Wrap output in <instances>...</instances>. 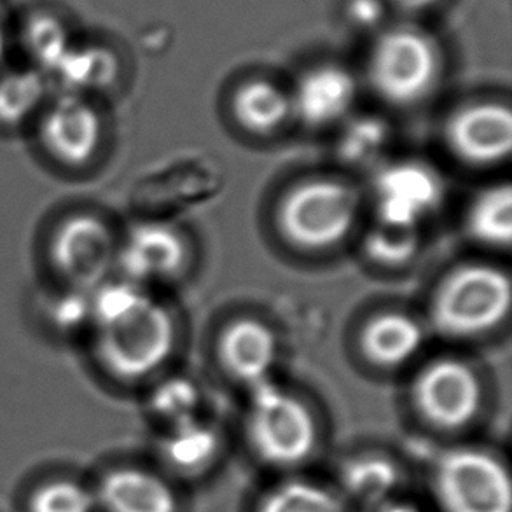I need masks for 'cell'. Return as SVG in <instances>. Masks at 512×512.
Segmentation results:
<instances>
[{"label": "cell", "instance_id": "26", "mask_svg": "<svg viewBox=\"0 0 512 512\" xmlns=\"http://www.w3.org/2000/svg\"><path fill=\"white\" fill-rule=\"evenodd\" d=\"M385 140H387L385 126L373 119H366L352 126L350 132L346 133L343 140L345 142L343 153L350 160L366 161L378 153V149L385 144Z\"/></svg>", "mask_w": 512, "mask_h": 512}, {"label": "cell", "instance_id": "23", "mask_svg": "<svg viewBox=\"0 0 512 512\" xmlns=\"http://www.w3.org/2000/svg\"><path fill=\"white\" fill-rule=\"evenodd\" d=\"M28 512H97L95 490L74 479H53L30 493Z\"/></svg>", "mask_w": 512, "mask_h": 512}, {"label": "cell", "instance_id": "6", "mask_svg": "<svg viewBox=\"0 0 512 512\" xmlns=\"http://www.w3.org/2000/svg\"><path fill=\"white\" fill-rule=\"evenodd\" d=\"M439 69V51L427 35L413 28H395L374 44L367 77L385 102L409 107L429 95L436 86Z\"/></svg>", "mask_w": 512, "mask_h": 512}, {"label": "cell", "instance_id": "15", "mask_svg": "<svg viewBox=\"0 0 512 512\" xmlns=\"http://www.w3.org/2000/svg\"><path fill=\"white\" fill-rule=\"evenodd\" d=\"M404 472L394 457L383 451H359L346 457L338 467V486H334L348 506L364 511L399 499Z\"/></svg>", "mask_w": 512, "mask_h": 512}, {"label": "cell", "instance_id": "13", "mask_svg": "<svg viewBox=\"0 0 512 512\" xmlns=\"http://www.w3.org/2000/svg\"><path fill=\"white\" fill-rule=\"evenodd\" d=\"M118 257L130 282L139 285L173 277L186 261V245L167 224L144 222L128 233Z\"/></svg>", "mask_w": 512, "mask_h": 512}, {"label": "cell", "instance_id": "28", "mask_svg": "<svg viewBox=\"0 0 512 512\" xmlns=\"http://www.w3.org/2000/svg\"><path fill=\"white\" fill-rule=\"evenodd\" d=\"M366 512H420L418 511V507L413 506V504H409V502H404L401 499H394L387 502V504H381V506L373 507V509H369Z\"/></svg>", "mask_w": 512, "mask_h": 512}, {"label": "cell", "instance_id": "22", "mask_svg": "<svg viewBox=\"0 0 512 512\" xmlns=\"http://www.w3.org/2000/svg\"><path fill=\"white\" fill-rule=\"evenodd\" d=\"M418 229L399 228L378 222L364 240V249L374 263L399 268L408 264L420 250Z\"/></svg>", "mask_w": 512, "mask_h": 512}, {"label": "cell", "instance_id": "3", "mask_svg": "<svg viewBox=\"0 0 512 512\" xmlns=\"http://www.w3.org/2000/svg\"><path fill=\"white\" fill-rule=\"evenodd\" d=\"M511 310V282L490 264H465L439 285L430 319L439 333L455 340L474 338L500 326Z\"/></svg>", "mask_w": 512, "mask_h": 512}, {"label": "cell", "instance_id": "18", "mask_svg": "<svg viewBox=\"0 0 512 512\" xmlns=\"http://www.w3.org/2000/svg\"><path fill=\"white\" fill-rule=\"evenodd\" d=\"M425 333L408 313L385 312L367 320L360 333V350L378 367H401L422 350Z\"/></svg>", "mask_w": 512, "mask_h": 512}, {"label": "cell", "instance_id": "24", "mask_svg": "<svg viewBox=\"0 0 512 512\" xmlns=\"http://www.w3.org/2000/svg\"><path fill=\"white\" fill-rule=\"evenodd\" d=\"M42 98V83L37 74H14L0 81V123H23L37 109Z\"/></svg>", "mask_w": 512, "mask_h": 512}, {"label": "cell", "instance_id": "4", "mask_svg": "<svg viewBox=\"0 0 512 512\" xmlns=\"http://www.w3.org/2000/svg\"><path fill=\"white\" fill-rule=\"evenodd\" d=\"M359 208V194L345 182L305 180L280 201L278 228L299 249L327 250L350 235Z\"/></svg>", "mask_w": 512, "mask_h": 512}, {"label": "cell", "instance_id": "5", "mask_svg": "<svg viewBox=\"0 0 512 512\" xmlns=\"http://www.w3.org/2000/svg\"><path fill=\"white\" fill-rule=\"evenodd\" d=\"M430 488L441 512H511L512 481L492 451L455 446L443 451L430 471Z\"/></svg>", "mask_w": 512, "mask_h": 512}, {"label": "cell", "instance_id": "27", "mask_svg": "<svg viewBox=\"0 0 512 512\" xmlns=\"http://www.w3.org/2000/svg\"><path fill=\"white\" fill-rule=\"evenodd\" d=\"M390 2L406 13H420L434 6L437 0H390Z\"/></svg>", "mask_w": 512, "mask_h": 512}, {"label": "cell", "instance_id": "19", "mask_svg": "<svg viewBox=\"0 0 512 512\" xmlns=\"http://www.w3.org/2000/svg\"><path fill=\"white\" fill-rule=\"evenodd\" d=\"M252 512H352V507L334 486L289 474L259 495Z\"/></svg>", "mask_w": 512, "mask_h": 512}, {"label": "cell", "instance_id": "7", "mask_svg": "<svg viewBox=\"0 0 512 512\" xmlns=\"http://www.w3.org/2000/svg\"><path fill=\"white\" fill-rule=\"evenodd\" d=\"M411 402L427 427L441 434H457L478 420L485 388L467 362L446 357L432 360L416 374Z\"/></svg>", "mask_w": 512, "mask_h": 512}, {"label": "cell", "instance_id": "20", "mask_svg": "<svg viewBox=\"0 0 512 512\" xmlns=\"http://www.w3.org/2000/svg\"><path fill=\"white\" fill-rule=\"evenodd\" d=\"M233 114L245 130L268 135L277 132L291 116V97L277 84L254 79L235 91Z\"/></svg>", "mask_w": 512, "mask_h": 512}, {"label": "cell", "instance_id": "2", "mask_svg": "<svg viewBox=\"0 0 512 512\" xmlns=\"http://www.w3.org/2000/svg\"><path fill=\"white\" fill-rule=\"evenodd\" d=\"M245 436L259 464L294 474L319 450V422L305 402L273 380L249 388Z\"/></svg>", "mask_w": 512, "mask_h": 512}, {"label": "cell", "instance_id": "1", "mask_svg": "<svg viewBox=\"0 0 512 512\" xmlns=\"http://www.w3.org/2000/svg\"><path fill=\"white\" fill-rule=\"evenodd\" d=\"M90 317L98 360L119 380H144L170 359L175 348L172 315L132 282L100 292Z\"/></svg>", "mask_w": 512, "mask_h": 512}, {"label": "cell", "instance_id": "10", "mask_svg": "<svg viewBox=\"0 0 512 512\" xmlns=\"http://www.w3.org/2000/svg\"><path fill=\"white\" fill-rule=\"evenodd\" d=\"M104 512H182L179 490L170 476L142 465H119L105 472L95 488Z\"/></svg>", "mask_w": 512, "mask_h": 512}, {"label": "cell", "instance_id": "8", "mask_svg": "<svg viewBox=\"0 0 512 512\" xmlns=\"http://www.w3.org/2000/svg\"><path fill=\"white\" fill-rule=\"evenodd\" d=\"M374 194L378 222L418 229L443 200V182L427 165L402 161L378 173Z\"/></svg>", "mask_w": 512, "mask_h": 512}, {"label": "cell", "instance_id": "12", "mask_svg": "<svg viewBox=\"0 0 512 512\" xmlns=\"http://www.w3.org/2000/svg\"><path fill=\"white\" fill-rule=\"evenodd\" d=\"M42 146L65 165H81L95 154L102 139L97 111L83 98H60L42 116Z\"/></svg>", "mask_w": 512, "mask_h": 512}, {"label": "cell", "instance_id": "17", "mask_svg": "<svg viewBox=\"0 0 512 512\" xmlns=\"http://www.w3.org/2000/svg\"><path fill=\"white\" fill-rule=\"evenodd\" d=\"M219 432L198 416L173 423L158 446L161 471L172 479H194L207 474L221 457Z\"/></svg>", "mask_w": 512, "mask_h": 512}, {"label": "cell", "instance_id": "9", "mask_svg": "<svg viewBox=\"0 0 512 512\" xmlns=\"http://www.w3.org/2000/svg\"><path fill=\"white\" fill-rule=\"evenodd\" d=\"M451 153L469 165H495L512 149V116L495 102L467 105L455 112L444 128Z\"/></svg>", "mask_w": 512, "mask_h": 512}, {"label": "cell", "instance_id": "16", "mask_svg": "<svg viewBox=\"0 0 512 512\" xmlns=\"http://www.w3.org/2000/svg\"><path fill=\"white\" fill-rule=\"evenodd\" d=\"M114 256L111 231L90 217L70 219L56 233L55 263L74 284L102 277Z\"/></svg>", "mask_w": 512, "mask_h": 512}, {"label": "cell", "instance_id": "14", "mask_svg": "<svg viewBox=\"0 0 512 512\" xmlns=\"http://www.w3.org/2000/svg\"><path fill=\"white\" fill-rule=\"evenodd\" d=\"M277 353V336L261 320H235L224 327L219 338L222 366L231 378L249 388L271 380Z\"/></svg>", "mask_w": 512, "mask_h": 512}, {"label": "cell", "instance_id": "29", "mask_svg": "<svg viewBox=\"0 0 512 512\" xmlns=\"http://www.w3.org/2000/svg\"><path fill=\"white\" fill-rule=\"evenodd\" d=\"M7 49V25L6 18H4V11L0 7V63L4 60Z\"/></svg>", "mask_w": 512, "mask_h": 512}, {"label": "cell", "instance_id": "25", "mask_svg": "<svg viewBox=\"0 0 512 512\" xmlns=\"http://www.w3.org/2000/svg\"><path fill=\"white\" fill-rule=\"evenodd\" d=\"M200 404V392L187 378H170L160 383L151 395V409L168 427L194 418Z\"/></svg>", "mask_w": 512, "mask_h": 512}, {"label": "cell", "instance_id": "21", "mask_svg": "<svg viewBox=\"0 0 512 512\" xmlns=\"http://www.w3.org/2000/svg\"><path fill=\"white\" fill-rule=\"evenodd\" d=\"M465 228L476 242L507 247L512 238V193L509 184L483 189L465 214Z\"/></svg>", "mask_w": 512, "mask_h": 512}, {"label": "cell", "instance_id": "11", "mask_svg": "<svg viewBox=\"0 0 512 512\" xmlns=\"http://www.w3.org/2000/svg\"><path fill=\"white\" fill-rule=\"evenodd\" d=\"M291 97L292 114L312 128L334 125L352 111L357 81L350 70L324 63L299 77Z\"/></svg>", "mask_w": 512, "mask_h": 512}]
</instances>
